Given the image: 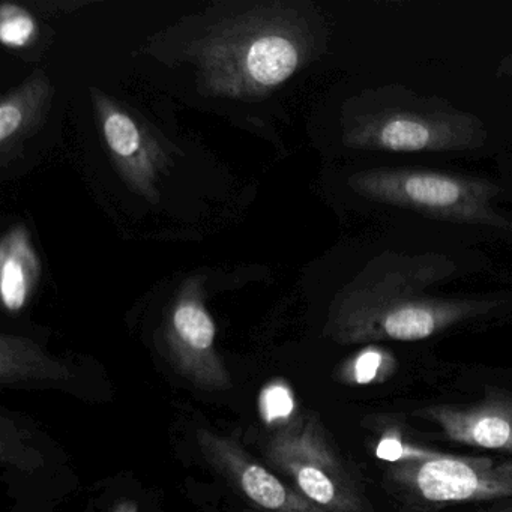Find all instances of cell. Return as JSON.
<instances>
[{
    "label": "cell",
    "mask_w": 512,
    "mask_h": 512,
    "mask_svg": "<svg viewBox=\"0 0 512 512\" xmlns=\"http://www.w3.org/2000/svg\"><path fill=\"white\" fill-rule=\"evenodd\" d=\"M299 50L284 37H263L251 46L247 70L259 85L275 86L289 79L299 65Z\"/></svg>",
    "instance_id": "cell-7"
},
{
    "label": "cell",
    "mask_w": 512,
    "mask_h": 512,
    "mask_svg": "<svg viewBox=\"0 0 512 512\" xmlns=\"http://www.w3.org/2000/svg\"><path fill=\"white\" fill-rule=\"evenodd\" d=\"M35 32V22L26 11L16 5L5 4L0 20V40L5 46L23 47Z\"/></svg>",
    "instance_id": "cell-12"
},
{
    "label": "cell",
    "mask_w": 512,
    "mask_h": 512,
    "mask_svg": "<svg viewBox=\"0 0 512 512\" xmlns=\"http://www.w3.org/2000/svg\"><path fill=\"white\" fill-rule=\"evenodd\" d=\"M107 145L119 157L133 158L142 149V134L136 122L122 112L110 110L103 121Z\"/></svg>",
    "instance_id": "cell-10"
},
{
    "label": "cell",
    "mask_w": 512,
    "mask_h": 512,
    "mask_svg": "<svg viewBox=\"0 0 512 512\" xmlns=\"http://www.w3.org/2000/svg\"><path fill=\"white\" fill-rule=\"evenodd\" d=\"M241 482L248 497L263 508L278 509L289 500L286 487L263 467L248 466L242 473Z\"/></svg>",
    "instance_id": "cell-9"
},
{
    "label": "cell",
    "mask_w": 512,
    "mask_h": 512,
    "mask_svg": "<svg viewBox=\"0 0 512 512\" xmlns=\"http://www.w3.org/2000/svg\"><path fill=\"white\" fill-rule=\"evenodd\" d=\"M343 140L359 151L455 154L482 148L484 122L434 95L404 85L365 89L343 110Z\"/></svg>",
    "instance_id": "cell-2"
},
{
    "label": "cell",
    "mask_w": 512,
    "mask_h": 512,
    "mask_svg": "<svg viewBox=\"0 0 512 512\" xmlns=\"http://www.w3.org/2000/svg\"><path fill=\"white\" fill-rule=\"evenodd\" d=\"M23 122V113L14 103H4L0 107V140L7 142L19 130Z\"/></svg>",
    "instance_id": "cell-15"
},
{
    "label": "cell",
    "mask_w": 512,
    "mask_h": 512,
    "mask_svg": "<svg viewBox=\"0 0 512 512\" xmlns=\"http://www.w3.org/2000/svg\"><path fill=\"white\" fill-rule=\"evenodd\" d=\"M395 361L391 353L379 347H368L356 356L352 365V376L356 383H373L385 379L394 370Z\"/></svg>",
    "instance_id": "cell-11"
},
{
    "label": "cell",
    "mask_w": 512,
    "mask_h": 512,
    "mask_svg": "<svg viewBox=\"0 0 512 512\" xmlns=\"http://www.w3.org/2000/svg\"><path fill=\"white\" fill-rule=\"evenodd\" d=\"M451 263L440 256L380 257L347 287L335 317L343 343L427 340L488 316L499 299L442 296L433 287L448 278Z\"/></svg>",
    "instance_id": "cell-1"
},
{
    "label": "cell",
    "mask_w": 512,
    "mask_h": 512,
    "mask_svg": "<svg viewBox=\"0 0 512 512\" xmlns=\"http://www.w3.org/2000/svg\"><path fill=\"white\" fill-rule=\"evenodd\" d=\"M497 76L512 79V52L506 55L505 58L497 65Z\"/></svg>",
    "instance_id": "cell-16"
},
{
    "label": "cell",
    "mask_w": 512,
    "mask_h": 512,
    "mask_svg": "<svg viewBox=\"0 0 512 512\" xmlns=\"http://www.w3.org/2000/svg\"><path fill=\"white\" fill-rule=\"evenodd\" d=\"M415 416L440 428L452 442L485 451L512 455V392L485 389L481 400L470 404H433Z\"/></svg>",
    "instance_id": "cell-5"
},
{
    "label": "cell",
    "mask_w": 512,
    "mask_h": 512,
    "mask_svg": "<svg viewBox=\"0 0 512 512\" xmlns=\"http://www.w3.org/2000/svg\"><path fill=\"white\" fill-rule=\"evenodd\" d=\"M439 451L434 449L421 448V446H412L403 442L398 434H386L380 440L377 446V457L382 460L389 461L391 464L403 463L409 460H422V458H430Z\"/></svg>",
    "instance_id": "cell-13"
},
{
    "label": "cell",
    "mask_w": 512,
    "mask_h": 512,
    "mask_svg": "<svg viewBox=\"0 0 512 512\" xmlns=\"http://www.w3.org/2000/svg\"><path fill=\"white\" fill-rule=\"evenodd\" d=\"M350 185L374 205L448 223L512 229L508 215L494 208L500 188L488 179L419 167H374L355 173Z\"/></svg>",
    "instance_id": "cell-3"
},
{
    "label": "cell",
    "mask_w": 512,
    "mask_h": 512,
    "mask_svg": "<svg viewBox=\"0 0 512 512\" xmlns=\"http://www.w3.org/2000/svg\"><path fill=\"white\" fill-rule=\"evenodd\" d=\"M176 331L182 340L194 349L205 350L212 346L215 338V325L209 314L196 304H184L173 317Z\"/></svg>",
    "instance_id": "cell-8"
},
{
    "label": "cell",
    "mask_w": 512,
    "mask_h": 512,
    "mask_svg": "<svg viewBox=\"0 0 512 512\" xmlns=\"http://www.w3.org/2000/svg\"><path fill=\"white\" fill-rule=\"evenodd\" d=\"M386 479L398 496L422 508L506 499L512 497V460L437 452L430 458L391 464Z\"/></svg>",
    "instance_id": "cell-4"
},
{
    "label": "cell",
    "mask_w": 512,
    "mask_h": 512,
    "mask_svg": "<svg viewBox=\"0 0 512 512\" xmlns=\"http://www.w3.org/2000/svg\"><path fill=\"white\" fill-rule=\"evenodd\" d=\"M37 265V259L23 233L14 232L5 238L2 245L0 289L8 310H20L25 304L29 286L35 280Z\"/></svg>",
    "instance_id": "cell-6"
},
{
    "label": "cell",
    "mask_w": 512,
    "mask_h": 512,
    "mask_svg": "<svg viewBox=\"0 0 512 512\" xmlns=\"http://www.w3.org/2000/svg\"><path fill=\"white\" fill-rule=\"evenodd\" d=\"M499 512H512V506H509V508L502 509V511Z\"/></svg>",
    "instance_id": "cell-17"
},
{
    "label": "cell",
    "mask_w": 512,
    "mask_h": 512,
    "mask_svg": "<svg viewBox=\"0 0 512 512\" xmlns=\"http://www.w3.org/2000/svg\"><path fill=\"white\" fill-rule=\"evenodd\" d=\"M293 409H295V401L289 389L284 386H272L263 394V412H265L266 421L289 418Z\"/></svg>",
    "instance_id": "cell-14"
}]
</instances>
